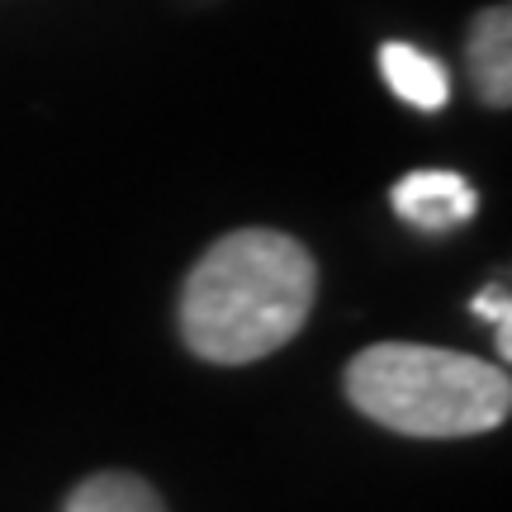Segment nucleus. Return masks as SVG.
I'll list each match as a JSON object with an SVG mask.
<instances>
[{
	"instance_id": "423d86ee",
	"label": "nucleus",
	"mask_w": 512,
	"mask_h": 512,
	"mask_svg": "<svg viewBox=\"0 0 512 512\" xmlns=\"http://www.w3.org/2000/svg\"><path fill=\"white\" fill-rule=\"evenodd\" d=\"M62 512H166V503L143 475L100 470V475L76 484L72 494H67V508Z\"/></svg>"
},
{
	"instance_id": "39448f33",
	"label": "nucleus",
	"mask_w": 512,
	"mask_h": 512,
	"mask_svg": "<svg viewBox=\"0 0 512 512\" xmlns=\"http://www.w3.org/2000/svg\"><path fill=\"white\" fill-rule=\"evenodd\" d=\"M380 72L389 91L418 105V110H441L451 100V76L432 53H422L413 43H384L380 48Z\"/></svg>"
},
{
	"instance_id": "0eeeda50",
	"label": "nucleus",
	"mask_w": 512,
	"mask_h": 512,
	"mask_svg": "<svg viewBox=\"0 0 512 512\" xmlns=\"http://www.w3.org/2000/svg\"><path fill=\"white\" fill-rule=\"evenodd\" d=\"M475 313L489 318V323H508L512 309H508V285H489V290L475 294Z\"/></svg>"
},
{
	"instance_id": "7ed1b4c3",
	"label": "nucleus",
	"mask_w": 512,
	"mask_h": 512,
	"mask_svg": "<svg viewBox=\"0 0 512 512\" xmlns=\"http://www.w3.org/2000/svg\"><path fill=\"white\" fill-rule=\"evenodd\" d=\"M389 200H394V214L422 233H451V228L475 219L479 209L475 185L456 171H408Z\"/></svg>"
},
{
	"instance_id": "20e7f679",
	"label": "nucleus",
	"mask_w": 512,
	"mask_h": 512,
	"mask_svg": "<svg viewBox=\"0 0 512 512\" xmlns=\"http://www.w3.org/2000/svg\"><path fill=\"white\" fill-rule=\"evenodd\" d=\"M465 62H470V81L475 95L489 110H508L512 105V10L508 5H489L479 10L465 38Z\"/></svg>"
},
{
	"instance_id": "f03ea898",
	"label": "nucleus",
	"mask_w": 512,
	"mask_h": 512,
	"mask_svg": "<svg viewBox=\"0 0 512 512\" xmlns=\"http://www.w3.org/2000/svg\"><path fill=\"white\" fill-rule=\"evenodd\" d=\"M342 384L356 413L422 441L494 432L512 408V380L503 366L422 342H375L356 351Z\"/></svg>"
},
{
	"instance_id": "f257e3e1",
	"label": "nucleus",
	"mask_w": 512,
	"mask_h": 512,
	"mask_svg": "<svg viewBox=\"0 0 512 512\" xmlns=\"http://www.w3.org/2000/svg\"><path fill=\"white\" fill-rule=\"evenodd\" d=\"M318 266L280 228H238L190 266L181 285V337L209 366H252L309 323Z\"/></svg>"
}]
</instances>
